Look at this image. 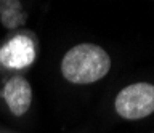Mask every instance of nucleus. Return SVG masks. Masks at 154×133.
<instances>
[{
	"instance_id": "1",
	"label": "nucleus",
	"mask_w": 154,
	"mask_h": 133,
	"mask_svg": "<svg viewBox=\"0 0 154 133\" xmlns=\"http://www.w3.org/2000/svg\"><path fill=\"white\" fill-rule=\"evenodd\" d=\"M109 55L95 44H79L72 47L61 61L64 79L77 85L98 82L109 72Z\"/></svg>"
},
{
	"instance_id": "2",
	"label": "nucleus",
	"mask_w": 154,
	"mask_h": 133,
	"mask_svg": "<svg viewBox=\"0 0 154 133\" xmlns=\"http://www.w3.org/2000/svg\"><path fill=\"white\" fill-rule=\"evenodd\" d=\"M116 112L127 120H138L154 112V85L138 82L127 85L116 96Z\"/></svg>"
},
{
	"instance_id": "3",
	"label": "nucleus",
	"mask_w": 154,
	"mask_h": 133,
	"mask_svg": "<svg viewBox=\"0 0 154 133\" xmlns=\"http://www.w3.org/2000/svg\"><path fill=\"white\" fill-rule=\"evenodd\" d=\"M35 59V44L31 37L16 35L0 47V63L8 69H24Z\"/></svg>"
},
{
	"instance_id": "5",
	"label": "nucleus",
	"mask_w": 154,
	"mask_h": 133,
	"mask_svg": "<svg viewBox=\"0 0 154 133\" xmlns=\"http://www.w3.org/2000/svg\"><path fill=\"white\" fill-rule=\"evenodd\" d=\"M24 11L19 0H0V21L5 27L13 29L24 21Z\"/></svg>"
},
{
	"instance_id": "4",
	"label": "nucleus",
	"mask_w": 154,
	"mask_h": 133,
	"mask_svg": "<svg viewBox=\"0 0 154 133\" xmlns=\"http://www.w3.org/2000/svg\"><path fill=\"white\" fill-rule=\"evenodd\" d=\"M2 96L7 103L8 109L14 116H23L29 111L32 101V88L31 83L24 77H11L5 83L2 90Z\"/></svg>"
}]
</instances>
